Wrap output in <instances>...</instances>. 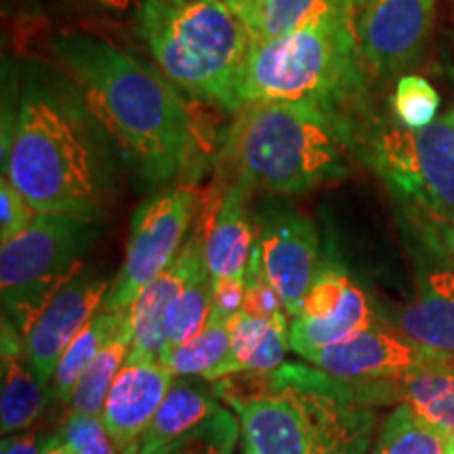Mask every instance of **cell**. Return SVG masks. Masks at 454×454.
<instances>
[{
  "mask_svg": "<svg viewBox=\"0 0 454 454\" xmlns=\"http://www.w3.org/2000/svg\"><path fill=\"white\" fill-rule=\"evenodd\" d=\"M253 221L263 268L280 293L288 317H294L320 265V238L314 221L280 196L261 202L253 211Z\"/></svg>",
  "mask_w": 454,
  "mask_h": 454,
  "instance_id": "obj_10",
  "label": "cell"
},
{
  "mask_svg": "<svg viewBox=\"0 0 454 454\" xmlns=\"http://www.w3.org/2000/svg\"><path fill=\"white\" fill-rule=\"evenodd\" d=\"M44 440L34 431H20V434L4 435L0 444V454H41Z\"/></svg>",
  "mask_w": 454,
  "mask_h": 454,
  "instance_id": "obj_37",
  "label": "cell"
},
{
  "mask_svg": "<svg viewBox=\"0 0 454 454\" xmlns=\"http://www.w3.org/2000/svg\"><path fill=\"white\" fill-rule=\"evenodd\" d=\"M357 20V0H259L242 17L253 41L340 26Z\"/></svg>",
  "mask_w": 454,
  "mask_h": 454,
  "instance_id": "obj_20",
  "label": "cell"
},
{
  "mask_svg": "<svg viewBox=\"0 0 454 454\" xmlns=\"http://www.w3.org/2000/svg\"><path fill=\"white\" fill-rule=\"evenodd\" d=\"M251 187H227L211 223L204 227V261L213 280L242 278L254 248V221L248 211Z\"/></svg>",
  "mask_w": 454,
  "mask_h": 454,
  "instance_id": "obj_18",
  "label": "cell"
},
{
  "mask_svg": "<svg viewBox=\"0 0 454 454\" xmlns=\"http://www.w3.org/2000/svg\"><path fill=\"white\" fill-rule=\"evenodd\" d=\"M371 454H446L444 431L400 404L385 421Z\"/></svg>",
  "mask_w": 454,
  "mask_h": 454,
  "instance_id": "obj_28",
  "label": "cell"
},
{
  "mask_svg": "<svg viewBox=\"0 0 454 454\" xmlns=\"http://www.w3.org/2000/svg\"><path fill=\"white\" fill-rule=\"evenodd\" d=\"M291 320V349L305 360L328 345L379 325L364 288L328 254L320 257L303 308Z\"/></svg>",
  "mask_w": 454,
  "mask_h": 454,
  "instance_id": "obj_11",
  "label": "cell"
},
{
  "mask_svg": "<svg viewBox=\"0 0 454 454\" xmlns=\"http://www.w3.org/2000/svg\"><path fill=\"white\" fill-rule=\"evenodd\" d=\"M20 114V76L13 64L3 67V122H0V158L7 160L11 139Z\"/></svg>",
  "mask_w": 454,
  "mask_h": 454,
  "instance_id": "obj_35",
  "label": "cell"
},
{
  "mask_svg": "<svg viewBox=\"0 0 454 454\" xmlns=\"http://www.w3.org/2000/svg\"><path fill=\"white\" fill-rule=\"evenodd\" d=\"M59 435L74 454H139V444H118L98 414L70 411Z\"/></svg>",
  "mask_w": 454,
  "mask_h": 454,
  "instance_id": "obj_31",
  "label": "cell"
},
{
  "mask_svg": "<svg viewBox=\"0 0 454 454\" xmlns=\"http://www.w3.org/2000/svg\"><path fill=\"white\" fill-rule=\"evenodd\" d=\"M49 51L141 179L167 184L184 173L196 152L194 118L156 66L90 32L55 34Z\"/></svg>",
  "mask_w": 454,
  "mask_h": 454,
  "instance_id": "obj_2",
  "label": "cell"
},
{
  "mask_svg": "<svg viewBox=\"0 0 454 454\" xmlns=\"http://www.w3.org/2000/svg\"><path fill=\"white\" fill-rule=\"evenodd\" d=\"M225 3L227 4H230V7L231 9H234L236 11V13L238 15H240V20H242V17L244 15H247L248 13V11H251L253 7H254V4H257L259 3V0H225Z\"/></svg>",
  "mask_w": 454,
  "mask_h": 454,
  "instance_id": "obj_40",
  "label": "cell"
},
{
  "mask_svg": "<svg viewBox=\"0 0 454 454\" xmlns=\"http://www.w3.org/2000/svg\"><path fill=\"white\" fill-rule=\"evenodd\" d=\"M116 152L70 74L59 64L26 61L3 177L34 211L98 221L112 190Z\"/></svg>",
  "mask_w": 454,
  "mask_h": 454,
  "instance_id": "obj_1",
  "label": "cell"
},
{
  "mask_svg": "<svg viewBox=\"0 0 454 454\" xmlns=\"http://www.w3.org/2000/svg\"><path fill=\"white\" fill-rule=\"evenodd\" d=\"M110 286L107 278L82 268L53 294L27 328L26 351L44 387L55 377V368L72 340L101 309Z\"/></svg>",
  "mask_w": 454,
  "mask_h": 454,
  "instance_id": "obj_14",
  "label": "cell"
},
{
  "mask_svg": "<svg viewBox=\"0 0 454 454\" xmlns=\"http://www.w3.org/2000/svg\"><path fill=\"white\" fill-rule=\"evenodd\" d=\"M41 454H74L72 448L61 440V435H53V438L44 440Z\"/></svg>",
  "mask_w": 454,
  "mask_h": 454,
  "instance_id": "obj_39",
  "label": "cell"
},
{
  "mask_svg": "<svg viewBox=\"0 0 454 454\" xmlns=\"http://www.w3.org/2000/svg\"><path fill=\"white\" fill-rule=\"evenodd\" d=\"M173 377L160 360L124 364L101 412V421L118 444H139V438L173 387Z\"/></svg>",
  "mask_w": 454,
  "mask_h": 454,
  "instance_id": "obj_17",
  "label": "cell"
},
{
  "mask_svg": "<svg viewBox=\"0 0 454 454\" xmlns=\"http://www.w3.org/2000/svg\"><path fill=\"white\" fill-rule=\"evenodd\" d=\"M215 394L240 421L248 454H364L374 429L372 383L303 364L219 379Z\"/></svg>",
  "mask_w": 454,
  "mask_h": 454,
  "instance_id": "obj_3",
  "label": "cell"
},
{
  "mask_svg": "<svg viewBox=\"0 0 454 454\" xmlns=\"http://www.w3.org/2000/svg\"><path fill=\"white\" fill-rule=\"evenodd\" d=\"M308 360L343 381L374 383L402 379L421 368L452 360V356L423 348L404 334L387 331L379 322L377 326L316 351Z\"/></svg>",
  "mask_w": 454,
  "mask_h": 454,
  "instance_id": "obj_13",
  "label": "cell"
},
{
  "mask_svg": "<svg viewBox=\"0 0 454 454\" xmlns=\"http://www.w3.org/2000/svg\"><path fill=\"white\" fill-rule=\"evenodd\" d=\"M76 3L95 11V13L118 17V20H129V17L135 20L145 0H76Z\"/></svg>",
  "mask_w": 454,
  "mask_h": 454,
  "instance_id": "obj_36",
  "label": "cell"
},
{
  "mask_svg": "<svg viewBox=\"0 0 454 454\" xmlns=\"http://www.w3.org/2000/svg\"><path fill=\"white\" fill-rule=\"evenodd\" d=\"M429 225L431 230L435 231V236H438V240L442 247H444V251L450 254V259L454 261V221L429 219Z\"/></svg>",
  "mask_w": 454,
  "mask_h": 454,
  "instance_id": "obj_38",
  "label": "cell"
},
{
  "mask_svg": "<svg viewBox=\"0 0 454 454\" xmlns=\"http://www.w3.org/2000/svg\"><path fill=\"white\" fill-rule=\"evenodd\" d=\"M211 309L213 278L207 270L187 284L184 291L173 299V303L168 305L167 316H164V337H167L164 354L198 337L208 325Z\"/></svg>",
  "mask_w": 454,
  "mask_h": 454,
  "instance_id": "obj_27",
  "label": "cell"
},
{
  "mask_svg": "<svg viewBox=\"0 0 454 454\" xmlns=\"http://www.w3.org/2000/svg\"><path fill=\"white\" fill-rule=\"evenodd\" d=\"M231 348L221 366L219 379L231 374H268L284 364V356L291 349V326L288 317L265 320L240 311L230 322ZM215 383V381H213Z\"/></svg>",
  "mask_w": 454,
  "mask_h": 454,
  "instance_id": "obj_21",
  "label": "cell"
},
{
  "mask_svg": "<svg viewBox=\"0 0 454 454\" xmlns=\"http://www.w3.org/2000/svg\"><path fill=\"white\" fill-rule=\"evenodd\" d=\"M0 366H3V389H0V431L3 435L20 434L36 423L44 408V385L27 357L21 333L3 320L0 339Z\"/></svg>",
  "mask_w": 454,
  "mask_h": 454,
  "instance_id": "obj_19",
  "label": "cell"
},
{
  "mask_svg": "<svg viewBox=\"0 0 454 454\" xmlns=\"http://www.w3.org/2000/svg\"><path fill=\"white\" fill-rule=\"evenodd\" d=\"M207 271L204 261V230H198L187 238L177 259L144 288L133 305L127 309L133 343H130L129 362L162 360L167 337H164V316L173 299L184 291L194 278Z\"/></svg>",
  "mask_w": 454,
  "mask_h": 454,
  "instance_id": "obj_16",
  "label": "cell"
},
{
  "mask_svg": "<svg viewBox=\"0 0 454 454\" xmlns=\"http://www.w3.org/2000/svg\"><path fill=\"white\" fill-rule=\"evenodd\" d=\"M357 3H360V0H357Z\"/></svg>",
  "mask_w": 454,
  "mask_h": 454,
  "instance_id": "obj_44",
  "label": "cell"
},
{
  "mask_svg": "<svg viewBox=\"0 0 454 454\" xmlns=\"http://www.w3.org/2000/svg\"><path fill=\"white\" fill-rule=\"evenodd\" d=\"M440 93L427 78L402 74L391 95V116L408 129H425L438 121Z\"/></svg>",
  "mask_w": 454,
  "mask_h": 454,
  "instance_id": "obj_29",
  "label": "cell"
},
{
  "mask_svg": "<svg viewBox=\"0 0 454 454\" xmlns=\"http://www.w3.org/2000/svg\"><path fill=\"white\" fill-rule=\"evenodd\" d=\"M230 325H213L187 343L162 356V364L181 377H202L204 381H217V374L230 356Z\"/></svg>",
  "mask_w": 454,
  "mask_h": 454,
  "instance_id": "obj_26",
  "label": "cell"
},
{
  "mask_svg": "<svg viewBox=\"0 0 454 454\" xmlns=\"http://www.w3.org/2000/svg\"><path fill=\"white\" fill-rule=\"evenodd\" d=\"M129 314L127 311H104L99 309L93 316V320L82 328L81 334L72 340L70 348L61 356L59 364L55 368L53 377V391L59 397V402H72L74 391L78 383L89 371L95 357L101 354L110 340L129 328Z\"/></svg>",
  "mask_w": 454,
  "mask_h": 454,
  "instance_id": "obj_24",
  "label": "cell"
},
{
  "mask_svg": "<svg viewBox=\"0 0 454 454\" xmlns=\"http://www.w3.org/2000/svg\"><path fill=\"white\" fill-rule=\"evenodd\" d=\"M368 72L356 21L253 41L242 110L261 104H316L360 114Z\"/></svg>",
  "mask_w": 454,
  "mask_h": 454,
  "instance_id": "obj_6",
  "label": "cell"
},
{
  "mask_svg": "<svg viewBox=\"0 0 454 454\" xmlns=\"http://www.w3.org/2000/svg\"><path fill=\"white\" fill-rule=\"evenodd\" d=\"M356 156L425 219L454 221V124L408 129L394 116L356 118Z\"/></svg>",
  "mask_w": 454,
  "mask_h": 454,
  "instance_id": "obj_7",
  "label": "cell"
},
{
  "mask_svg": "<svg viewBox=\"0 0 454 454\" xmlns=\"http://www.w3.org/2000/svg\"><path fill=\"white\" fill-rule=\"evenodd\" d=\"M448 116H450V121H452V124H454V106H452V110L448 112Z\"/></svg>",
  "mask_w": 454,
  "mask_h": 454,
  "instance_id": "obj_43",
  "label": "cell"
},
{
  "mask_svg": "<svg viewBox=\"0 0 454 454\" xmlns=\"http://www.w3.org/2000/svg\"><path fill=\"white\" fill-rule=\"evenodd\" d=\"M99 238L98 221L38 213L13 240L0 247V297L4 320L21 337L44 305L81 271L84 254Z\"/></svg>",
  "mask_w": 454,
  "mask_h": 454,
  "instance_id": "obj_8",
  "label": "cell"
},
{
  "mask_svg": "<svg viewBox=\"0 0 454 454\" xmlns=\"http://www.w3.org/2000/svg\"><path fill=\"white\" fill-rule=\"evenodd\" d=\"M417 270V297L395 316V328L414 343L454 357V271L442 261V244L423 225Z\"/></svg>",
  "mask_w": 454,
  "mask_h": 454,
  "instance_id": "obj_15",
  "label": "cell"
},
{
  "mask_svg": "<svg viewBox=\"0 0 454 454\" xmlns=\"http://www.w3.org/2000/svg\"><path fill=\"white\" fill-rule=\"evenodd\" d=\"M394 397L440 431L454 427V357L394 381Z\"/></svg>",
  "mask_w": 454,
  "mask_h": 454,
  "instance_id": "obj_23",
  "label": "cell"
},
{
  "mask_svg": "<svg viewBox=\"0 0 454 454\" xmlns=\"http://www.w3.org/2000/svg\"><path fill=\"white\" fill-rule=\"evenodd\" d=\"M438 0H360L356 32L368 70L395 76L421 57Z\"/></svg>",
  "mask_w": 454,
  "mask_h": 454,
  "instance_id": "obj_12",
  "label": "cell"
},
{
  "mask_svg": "<svg viewBox=\"0 0 454 454\" xmlns=\"http://www.w3.org/2000/svg\"><path fill=\"white\" fill-rule=\"evenodd\" d=\"M219 395L204 385L179 381L164 397L156 417L139 438V454H158L221 411Z\"/></svg>",
  "mask_w": 454,
  "mask_h": 454,
  "instance_id": "obj_22",
  "label": "cell"
},
{
  "mask_svg": "<svg viewBox=\"0 0 454 454\" xmlns=\"http://www.w3.org/2000/svg\"><path fill=\"white\" fill-rule=\"evenodd\" d=\"M240 421L225 408L158 454H234Z\"/></svg>",
  "mask_w": 454,
  "mask_h": 454,
  "instance_id": "obj_30",
  "label": "cell"
},
{
  "mask_svg": "<svg viewBox=\"0 0 454 454\" xmlns=\"http://www.w3.org/2000/svg\"><path fill=\"white\" fill-rule=\"evenodd\" d=\"M162 3H168V4H179V3H185V0H162Z\"/></svg>",
  "mask_w": 454,
  "mask_h": 454,
  "instance_id": "obj_42",
  "label": "cell"
},
{
  "mask_svg": "<svg viewBox=\"0 0 454 454\" xmlns=\"http://www.w3.org/2000/svg\"><path fill=\"white\" fill-rule=\"evenodd\" d=\"M135 32L154 66L179 90L221 110L242 112L253 38L225 0H145L135 15Z\"/></svg>",
  "mask_w": 454,
  "mask_h": 454,
  "instance_id": "obj_5",
  "label": "cell"
},
{
  "mask_svg": "<svg viewBox=\"0 0 454 454\" xmlns=\"http://www.w3.org/2000/svg\"><path fill=\"white\" fill-rule=\"evenodd\" d=\"M360 114L316 104L244 107L225 156L238 184L270 196L303 194L351 173Z\"/></svg>",
  "mask_w": 454,
  "mask_h": 454,
  "instance_id": "obj_4",
  "label": "cell"
},
{
  "mask_svg": "<svg viewBox=\"0 0 454 454\" xmlns=\"http://www.w3.org/2000/svg\"><path fill=\"white\" fill-rule=\"evenodd\" d=\"M242 305L244 276L213 280V309L208 322H213V325H230V322L242 311Z\"/></svg>",
  "mask_w": 454,
  "mask_h": 454,
  "instance_id": "obj_34",
  "label": "cell"
},
{
  "mask_svg": "<svg viewBox=\"0 0 454 454\" xmlns=\"http://www.w3.org/2000/svg\"><path fill=\"white\" fill-rule=\"evenodd\" d=\"M36 215L7 177L0 179V242H9L20 236Z\"/></svg>",
  "mask_w": 454,
  "mask_h": 454,
  "instance_id": "obj_33",
  "label": "cell"
},
{
  "mask_svg": "<svg viewBox=\"0 0 454 454\" xmlns=\"http://www.w3.org/2000/svg\"><path fill=\"white\" fill-rule=\"evenodd\" d=\"M446 438V454H454V427L444 434Z\"/></svg>",
  "mask_w": 454,
  "mask_h": 454,
  "instance_id": "obj_41",
  "label": "cell"
},
{
  "mask_svg": "<svg viewBox=\"0 0 454 454\" xmlns=\"http://www.w3.org/2000/svg\"><path fill=\"white\" fill-rule=\"evenodd\" d=\"M198 198L190 187H164L130 217V234L122 268L107 291L104 311H127L177 259L194 223Z\"/></svg>",
  "mask_w": 454,
  "mask_h": 454,
  "instance_id": "obj_9",
  "label": "cell"
},
{
  "mask_svg": "<svg viewBox=\"0 0 454 454\" xmlns=\"http://www.w3.org/2000/svg\"><path fill=\"white\" fill-rule=\"evenodd\" d=\"M242 311H247L248 316H254V317H265V320H280V317H288L280 293L276 291L274 282L270 280L268 271L263 268V261H261L257 244H254L251 259H248L247 271H244Z\"/></svg>",
  "mask_w": 454,
  "mask_h": 454,
  "instance_id": "obj_32",
  "label": "cell"
},
{
  "mask_svg": "<svg viewBox=\"0 0 454 454\" xmlns=\"http://www.w3.org/2000/svg\"><path fill=\"white\" fill-rule=\"evenodd\" d=\"M130 343H133V333L130 326L118 333L110 343L101 349V354L95 357V362L84 372V377L78 383L76 391L72 395V411L81 414H98L101 417L104 412L107 394H110L114 381H116L118 372L122 371L124 364L129 362Z\"/></svg>",
  "mask_w": 454,
  "mask_h": 454,
  "instance_id": "obj_25",
  "label": "cell"
}]
</instances>
